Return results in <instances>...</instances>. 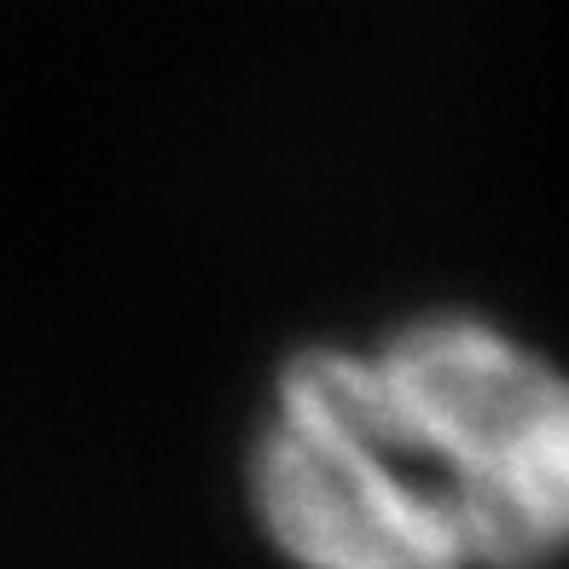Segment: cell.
Instances as JSON below:
<instances>
[{"instance_id": "6da1fadb", "label": "cell", "mask_w": 569, "mask_h": 569, "mask_svg": "<svg viewBox=\"0 0 569 569\" xmlns=\"http://www.w3.org/2000/svg\"><path fill=\"white\" fill-rule=\"evenodd\" d=\"M244 506L284 569H477L372 338H302L262 383Z\"/></svg>"}, {"instance_id": "7a4b0ae2", "label": "cell", "mask_w": 569, "mask_h": 569, "mask_svg": "<svg viewBox=\"0 0 569 569\" xmlns=\"http://www.w3.org/2000/svg\"><path fill=\"white\" fill-rule=\"evenodd\" d=\"M372 349L477 569H569V360L482 302H419Z\"/></svg>"}]
</instances>
